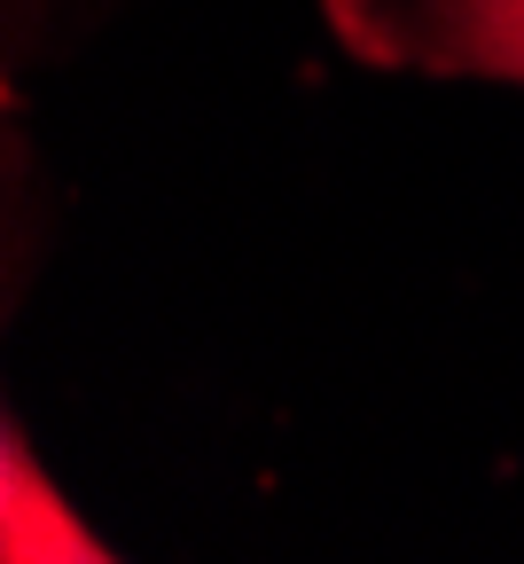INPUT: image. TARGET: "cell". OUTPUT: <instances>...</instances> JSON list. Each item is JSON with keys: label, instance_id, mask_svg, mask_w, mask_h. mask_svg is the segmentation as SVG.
<instances>
[{"label": "cell", "instance_id": "cell-1", "mask_svg": "<svg viewBox=\"0 0 524 564\" xmlns=\"http://www.w3.org/2000/svg\"><path fill=\"white\" fill-rule=\"evenodd\" d=\"M368 40H376V55L438 70V79L524 87V0H407Z\"/></svg>", "mask_w": 524, "mask_h": 564}]
</instances>
